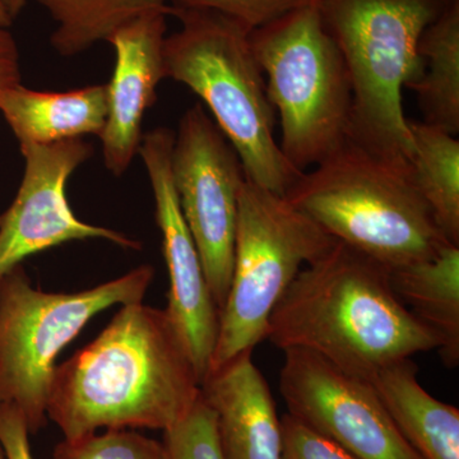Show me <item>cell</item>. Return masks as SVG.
<instances>
[{"label": "cell", "instance_id": "obj_17", "mask_svg": "<svg viewBox=\"0 0 459 459\" xmlns=\"http://www.w3.org/2000/svg\"><path fill=\"white\" fill-rule=\"evenodd\" d=\"M398 299L442 341L446 368L459 364V247L446 246L434 255L389 270Z\"/></svg>", "mask_w": 459, "mask_h": 459}, {"label": "cell", "instance_id": "obj_19", "mask_svg": "<svg viewBox=\"0 0 459 459\" xmlns=\"http://www.w3.org/2000/svg\"><path fill=\"white\" fill-rule=\"evenodd\" d=\"M407 123L413 180L444 238L459 247V141L427 123Z\"/></svg>", "mask_w": 459, "mask_h": 459}, {"label": "cell", "instance_id": "obj_21", "mask_svg": "<svg viewBox=\"0 0 459 459\" xmlns=\"http://www.w3.org/2000/svg\"><path fill=\"white\" fill-rule=\"evenodd\" d=\"M53 459H171L164 442L137 433L133 429H110L63 439Z\"/></svg>", "mask_w": 459, "mask_h": 459}, {"label": "cell", "instance_id": "obj_2", "mask_svg": "<svg viewBox=\"0 0 459 459\" xmlns=\"http://www.w3.org/2000/svg\"><path fill=\"white\" fill-rule=\"evenodd\" d=\"M265 340L282 351L316 353L368 382L395 361L442 346L395 295L389 268L340 241L299 272L271 314Z\"/></svg>", "mask_w": 459, "mask_h": 459}, {"label": "cell", "instance_id": "obj_24", "mask_svg": "<svg viewBox=\"0 0 459 459\" xmlns=\"http://www.w3.org/2000/svg\"><path fill=\"white\" fill-rule=\"evenodd\" d=\"M281 459H360L290 413L281 419Z\"/></svg>", "mask_w": 459, "mask_h": 459}, {"label": "cell", "instance_id": "obj_1", "mask_svg": "<svg viewBox=\"0 0 459 459\" xmlns=\"http://www.w3.org/2000/svg\"><path fill=\"white\" fill-rule=\"evenodd\" d=\"M201 380L165 309L122 305L92 342L56 365L48 419L65 439L101 429L168 430L192 410Z\"/></svg>", "mask_w": 459, "mask_h": 459}, {"label": "cell", "instance_id": "obj_15", "mask_svg": "<svg viewBox=\"0 0 459 459\" xmlns=\"http://www.w3.org/2000/svg\"><path fill=\"white\" fill-rule=\"evenodd\" d=\"M108 110V84L45 92L22 84L0 90V114L20 144H50L99 135Z\"/></svg>", "mask_w": 459, "mask_h": 459}, {"label": "cell", "instance_id": "obj_10", "mask_svg": "<svg viewBox=\"0 0 459 459\" xmlns=\"http://www.w3.org/2000/svg\"><path fill=\"white\" fill-rule=\"evenodd\" d=\"M280 392L290 415L360 459H422L368 380L303 349L285 350Z\"/></svg>", "mask_w": 459, "mask_h": 459}, {"label": "cell", "instance_id": "obj_14", "mask_svg": "<svg viewBox=\"0 0 459 459\" xmlns=\"http://www.w3.org/2000/svg\"><path fill=\"white\" fill-rule=\"evenodd\" d=\"M252 352L210 371L201 385L223 459H281L282 453L276 403Z\"/></svg>", "mask_w": 459, "mask_h": 459}, {"label": "cell", "instance_id": "obj_20", "mask_svg": "<svg viewBox=\"0 0 459 459\" xmlns=\"http://www.w3.org/2000/svg\"><path fill=\"white\" fill-rule=\"evenodd\" d=\"M56 22L51 47L63 56H74L120 27L152 11L169 14V0H35Z\"/></svg>", "mask_w": 459, "mask_h": 459}, {"label": "cell", "instance_id": "obj_8", "mask_svg": "<svg viewBox=\"0 0 459 459\" xmlns=\"http://www.w3.org/2000/svg\"><path fill=\"white\" fill-rule=\"evenodd\" d=\"M337 243L286 197L244 180L234 264L210 371L265 340L274 307L303 270ZM208 371V373H210Z\"/></svg>", "mask_w": 459, "mask_h": 459}, {"label": "cell", "instance_id": "obj_13", "mask_svg": "<svg viewBox=\"0 0 459 459\" xmlns=\"http://www.w3.org/2000/svg\"><path fill=\"white\" fill-rule=\"evenodd\" d=\"M164 11L142 14L108 39L115 50V68L108 83V110L100 134L104 164L115 177H122L138 155L142 123L157 101V86L165 74Z\"/></svg>", "mask_w": 459, "mask_h": 459}, {"label": "cell", "instance_id": "obj_27", "mask_svg": "<svg viewBox=\"0 0 459 459\" xmlns=\"http://www.w3.org/2000/svg\"><path fill=\"white\" fill-rule=\"evenodd\" d=\"M27 0H4L5 8H7L9 16L14 20L25 8Z\"/></svg>", "mask_w": 459, "mask_h": 459}, {"label": "cell", "instance_id": "obj_9", "mask_svg": "<svg viewBox=\"0 0 459 459\" xmlns=\"http://www.w3.org/2000/svg\"><path fill=\"white\" fill-rule=\"evenodd\" d=\"M171 170L181 213L221 312L231 282L238 195L246 172L237 151L201 102L181 117Z\"/></svg>", "mask_w": 459, "mask_h": 459}, {"label": "cell", "instance_id": "obj_23", "mask_svg": "<svg viewBox=\"0 0 459 459\" xmlns=\"http://www.w3.org/2000/svg\"><path fill=\"white\" fill-rule=\"evenodd\" d=\"M314 2L316 0H169V7L212 9L253 31Z\"/></svg>", "mask_w": 459, "mask_h": 459}, {"label": "cell", "instance_id": "obj_16", "mask_svg": "<svg viewBox=\"0 0 459 459\" xmlns=\"http://www.w3.org/2000/svg\"><path fill=\"white\" fill-rule=\"evenodd\" d=\"M419 368L402 359L369 380L386 412L422 459H459V410L420 385Z\"/></svg>", "mask_w": 459, "mask_h": 459}, {"label": "cell", "instance_id": "obj_28", "mask_svg": "<svg viewBox=\"0 0 459 459\" xmlns=\"http://www.w3.org/2000/svg\"><path fill=\"white\" fill-rule=\"evenodd\" d=\"M12 20L11 16H9L7 8H5L4 0H0V25L4 27H11Z\"/></svg>", "mask_w": 459, "mask_h": 459}, {"label": "cell", "instance_id": "obj_25", "mask_svg": "<svg viewBox=\"0 0 459 459\" xmlns=\"http://www.w3.org/2000/svg\"><path fill=\"white\" fill-rule=\"evenodd\" d=\"M29 428L16 407L0 404V442L7 459H35Z\"/></svg>", "mask_w": 459, "mask_h": 459}, {"label": "cell", "instance_id": "obj_22", "mask_svg": "<svg viewBox=\"0 0 459 459\" xmlns=\"http://www.w3.org/2000/svg\"><path fill=\"white\" fill-rule=\"evenodd\" d=\"M171 459H223L213 412L199 394L192 410L164 431Z\"/></svg>", "mask_w": 459, "mask_h": 459}, {"label": "cell", "instance_id": "obj_12", "mask_svg": "<svg viewBox=\"0 0 459 459\" xmlns=\"http://www.w3.org/2000/svg\"><path fill=\"white\" fill-rule=\"evenodd\" d=\"M174 137L170 129H152L142 137L138 155L152 186L156 222L162 234V252L170 277L165 310L188 347L202 385L216 347L220 310L205 280L201 256L181 213L172 180Z\"/></svg>", "mask_w": 459, "mask_h": 459}, {"label": "cell", "instance_id": "obj_26", "mask_svg": "<svg viewBox=\"0 0 459 459\" xmlns=\"http://www.w3.org/2000/svg\"><path fill=\"white\" fill-rule=\"evenodd\" d=\"M21 83L20 53L8 27L0 25V90Z\"/></svg>", "mask_w": 459, "mask_h": 459}, {"label": "cell", "instance_id": "obj_18", "mask_svg": "<svg viewBox=\"0 0 459 459\" xmlns=\"http://www.w3.org/2000/svg\"><path fill=\"white\" fill-rule=\"evenodd\" d=\"M422 74L407 89L418 93L424 123L459 132V0H446L442 13L420 39Z\"/></svg>", "mask_w": 459, "mask_h": 459}, {"label": "cell", "instance_id": "obj_5", "mask_svg": "<svg viewBox=\"0 0 459 459\" xmlns=\"http://www.w3.org/2000/svg\"><path fill=\"white\" fill-rule=\"evenodd\" d=\"M446 4V0H318L323 23L351 80L350 140L410 164L412 141L403 89L421 77L420 39Z\"/></svg>", "mask_w": 459, "mask_h": 459}, {"label": "cell", "instance_id": "obj_4", "mask_svg": "<svg viewBox=\"0 0 459 459\" xmlns=\"http://www.w3.org/2000/svg\"><path fill=\"white\" fill-rule=\"evenodd\" d=\"M181 29L165 39L166 78L186 84L210 108L237 151L247 179L286 197L303 172L289 164L274 137L276 113L250 45V30L204 8L169 7Z\"/></svg>", "mask_w": 459, "mask_h": 459}, {"label": "cell", "instance_id": "obj_11", "mask_svg": "<svg viewBox=\"0 0 459 459\" xmlns=\"http://www.w3.org/2000/svg\"><path fill=\"white\" fill-rule=\"evenodd\" d=\"M25 172L16 198L0 214V279L29 256L75 240L101 238L141 249L122 232L81 221L66 198V184L93 148L82 138L50 144H20Z\"/></svg>", "mask_w": 459, "mask_h": 459}, {"label": "cell", "instance_id": "obj_29", "mask_svg": "<svg viewBox=\"0 0 459 459\" xmlns=\"http://www.w3.org/2000/svg\"><path fill=\"white\" fill-rule=\"evenodd\" d=\"M0 459H7V455H5L4 448H3L2 442H0Z\"/></svg>", "mask_w": 459, "mask_h": 459}, {"label": "cell", "instance_id": "obj_7", "mask_svg": "<svg viewBox=\"0 0 459 459\" xmlns=\"http://www.w3.org/2000/svg\"><path fill=\"white\" fill-rule=\"evenodd\" d=\"M150 264L78 292L35 289L23 265L0 279V404L16 407L30 433L47 425L56 359L93 316L114 305L142 303Z\"/></svg>", "mask_w": 459, "mask_h": 459}, {"label": "cell", "instance_id": "obj_3", "mask_svg": "<svg viewBox=\"0 0 459 459\" xmlns=\"http://www.w3.org/2000/svg\"><path fill=\"white\" fill-rule=\"evenodd\" d=\"M286 199L332 238L389 270L433 258L452 246L416 186L411 165L350 138L303 172Z\"/></svg>", "mask_w": 459, "mask_h": 459}, {"label": "cell", "instance_id": "obj_6", "mask_svg": "<svg viewBox=\"0 0 459 459\" xmlns=\"http://www.w3.org/2000/svg\"><path fill=\"white\" fill-rule=\"evenodd\" d=\"M253 53L281 124V151L305 172L349 140L352 86L349 69L318 0L253 30Z\"/></svg>", "mask_w": 459, "mask_h": 459}]
</instances>
